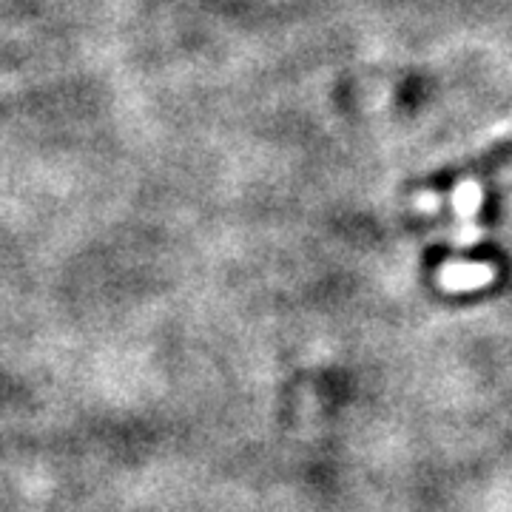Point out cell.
I'll list each match as a JSON object with an SVG mask.
<instances>
[{
    "instance_id": "cell-1",
    "label": "cell",
    "mask_w": 512,
    "mask_h": 512,
    "mask_svg": "<svg viewBox=\"0 0 512 512\" xmlns=\"http://www.w3.org/2000/svg\"><path fill=\"white\" fill-rule=\"evenodd\" d=\"M495 271L484 262H450L441 268V285L447 291H478L493 282Z\"/></svg>"
},
{
    "instance_id": "cell-3",
    "label": "cell",
    "mask_w": 512,
    "mask_h": 512,
    "mask_svg": "<svg viewBox=\"0 0 512 512\" xmlns=\"http://www.w3.org/2000/svg\"><path fill=\"white\" fill-rule=\"evenodd\" d=\"M478 234H481V231H478L476 225H464V228L458 231V242H461V245H470V242H476Z\"/></svg>"
},
{
    "instance_id": "cell-2",
    "label": "cell",
    "mask_w": 512,
    "mask_h": 512,
    "mask_svg": "<svg viewBox=\"0 0 512 512\" xmlns=\"http://www.w3.org/2000/svg\"><path fill=\"white\" fill-rule=\"evenodd\" d=\"M481 202H484V194H481V185L478 183H461L453 191V208H456V214L461 220H470V217H476L478 208H481Z\"/></svg>"
},
{
    "instance_id": "cell-4",
    "label": "cell",
    "mask_w": 512,
    "mask_h": 512,
    "mask_svg": "<svg viewBox=\"0 0 512 512\" xmlns=\"http://www.w3.org/2000/svg\"><path fill=\"white\" fill-rule=\"evenodd\" d=\"M439 205V200L433 197V194H424V197H419V208H424V211H433Z\"/></svg>"
}]
</instances>
